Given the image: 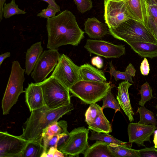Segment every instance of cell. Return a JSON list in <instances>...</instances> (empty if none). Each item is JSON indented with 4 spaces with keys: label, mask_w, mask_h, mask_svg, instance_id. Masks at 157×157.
<instances>
[{
    "label": "cell",
    "mask_w": 157,
    "mask_h": 157,
    "mask_svg": "<svg viewBox=\"0 0 157 157\" xmlns=\"http://www.w3.org/2000/svg\"><path fill=\"white\" fill-rule=\"evenodd\" d=\"M128 44L141 57L150 58L157 57V44L144 42H132Z\"/></svg>",
    "instance_id": "cell-21"
},
{
    "label": "cell",
    "mask_w": 157,
    "mask_h": 157,
    "mask_svg": "<svg viewBox=\"0 0 157 157\" xmlns=\"http://www.w3.org/2000/svg\"><path fill=\"white\" fill-rule=\"evenodd\" d=\"M69 133L68 134H62L60 135L56 147V148L59 150V151L67 142L69 137Z\"/></svg>",
    "instance_id": "cell-39"
},
{
    "label": "cell",
    "mask_w": 157,
    "mask_h": 157,
    "mask_svg": "<svg viewBox=\"0 0 157 157\" xmlns=\"http://www.w3.org/2000/svg\"><path fill=\"white\" fill-rule=\"evenodd\" d=\"M104 18L109 29L117 28L128 20L135 19L125 0H104Z\"/></svg>",
    "instance_id": "cell-8"
},
{
    "label": "cell",
    "mask_w": 157,
    "mask_h": 157,
    "mask_svg": "<svg viewBox=\"0 0 157 157\" xmlns=\"http://www.w3.org/2000/svg\"><path fill=\"white\" fill-rule=\"evenodd\" d=\"M91 64L97 68L101 69L103 66L102 59L100 57L96 56L93 57L91 60Z\"/></svg>",
    "instance_id": "cell-40"
},
{
    "label": "cell",
    "mask_w": 157,
    "mask_h": 157,
    "mask_svg": "<svg viewBox=\"0 0 157 157\" xmlns=\"http://www.w3.org/2000/svg\"><path fill=\"white\" fill-rule=\"evenodd\" d=\"M108 144L96 140L92 145L89 146L83 154L84 157H114L109 147Z\"/></svg>",
    "instance_id": "cell-20"
},
{
    "label": "cell",
    "mask_w": 157,
    "mask_h": 157,
    "mask_svg": "<svg viewBox=\"0 0 157 157\" xmlns=\"http://www.w3.org/2000/svg\"><path fill=\"white\" fill-rule=\"evenodd\" d=\"M59 12L55 8L50 4L46 9H43L37 15V17L47 19L54 17L56 13Z\"/></svg>",
    "instance_id": "cell-35"
},
{
    "label": "cell",
    "mask_w": 157,
    "mask_h": 157,
    "mask_svg": "<svg viewBox=\"0 0 157 157\" xmlns=\"http://www.w3.org/2000/svg\"><path fill=\"white\" fill-rule=\"evenodd\" d=\"M140 157H157V150L153 147L139 150Z\"/></svg>",
    "instance_id": "cell-36"
},
{
    "label": "cell",
    "mask_w": 157,
    "mask_h": 157,
    "mask_svg": "<svg viewBox=\"0 0 157 157\" xmlns=\"http://www.w3.org/2000/svg\"><path fill=\"white\" fill-rule=\"evenodd\" d=\"M101 110L94 121L89 124V129L98 133H109L112 132L111 126Z\"/></svg>",
    "instance_id": "cell-23"
},
{
    "label": "cell",
    "mask_w": 157,
    "mask_h": 157,
    "mask_svg": "<svg viewBox=\"0 0 157 157\" xmlns=\"http://www.w3.org/2000/svg\"><path fill=\"white\" fill-rule=\"evenodd\" d=\"M111 87L107 93L102 98L103 105L101 107L103 109L105 108H110L115 110V113L120 111V106L117 100L115 98L111 91Z\"/></svg>",
    "instance_id": "cell-30"
},
{
    "label": "cell",
    "mask_w": 157,
    "mask_h": 157,
    "mask_svg": "<svg viewBox=\"0 0 157 157\" xmlns=\"http://www.w3.org/2000/svg\"><path fill=\"white\" fill-rule=\"evenodd\" d=\"M157 128L155 125H144L138 123H130L128 125L129 142L135 143L139 146L145 147V141L151 143L150 137Z\"/></svg>",
    "instance_id": "cell-13"
},
{
    "label": "cell",
    "mask_w": 157,
    "mask_h": 157,
    "mask_svg": "<svg viewBox=\"0 0 157 157\" xmlns=\"http://www.w3.org/2000/svg\"><path fill=\"white\" fill-rule=\"evenodd\" d=\"M125 1L128 9L134 19L147 27L148 0Z\"/></svg>",
    "instance_id": "cell-16"
},
{
    "label": "cell",
    "mask_w": 157,
    "mask_h": 157,
    "mask_svg": "<svg viewBox=\"0 0 157 157\" xmlns=\"http://www.w3.org/2000/svg\"><path fill=\"white\" fill-rule=\"evenodd\" d=\"M109 147L114 157H140L139 150L115 144H110Z\"/></svg>",
    "instance_id": "cell-26"
},
{
    "label": "cell",
    "mask_w": 157,
    "mask_h": 157,
    "mask_svg": "<svg viewBox=\"0 0 157 157\" xmlns=\"http://www.w3.org/2000/svg\"><path fill=\"white\" fill-rule=\"evenodd\" d=\"M156 109H157V112H156V116H157V105H156L155 107Z\"/></svg>",
    "instance_id": "cell-45"
},
{
    "label": "cell",
    "mask_w": 157,
    "mask_h": 157,
    "mask_svg": "<svg viewBox=\"0 0 157 157\" xmlns=\"http://www.w3.org/2000/svg\"><path fill=\"white\" fill-rule=\"evenodd\" d=\"M140 69L141 73L143 75H147L149 74L150 70L149 65L146 58H144L142 62Z\"/></svg>",
    "instance_id": "cell-38"
},
{
    "label": "cell",
    "mask_w": 157,
    "mask_h": 157,
    "mask_svg": "<svg viewBox=\"0 0 157 157\" xmlns=\"http://www.w3.org/2000/svg\"><path fill=\"white\" fill-rule=\"evenodd\" d=\"M111 87L110 83L107 82L81 80L73 85L69 91L72 96L90 104L102 99Z\"/></svg>",
    "instance_id": "cell-6"
},
{
    "label": "cell",
    "mask_w": 157,
    "mask_h": 157,
    "mask_svg": "<svg viewBox=\"0 0 157 157\" xmlns=\"http://www.w3.org/2000/svg\"><path fill=\"white\" fill-rule=\"evenodd\" d=\"M6 0H0V21L3 19V9L4 3Z\"/></svg>",
    "instance_id": "cell-43"
},
{
    "label": "cell",
    "mask_w": 157,
    "mask_h": 157,
    "mask_svg": "<svg viewBox=\"0 0 157 157\" xmlns=\"http://www.w3.org/2000/svg\"><path fill=\"white\" fill-rule=\"evenodd\" d=\"M51 76L57 79L69 90L73 85L82 80L79 67L63 54L60 56Z\"/></svg>",
    "instance_id": "cell-7"
},
{
    "label": "cell",
    "mask_w": 157,
    "mask_h": 157,
    "mask_svg": "<svg viewBox=\"0 0 157 157\" xmlns=\"http://www.w3.org/2000/svg\"><path fill=\"white\" fill-rule=\"evenodd\" d=\"M154 137L153 142L154 144V147L157 148V129L155 130L153 132Z\"/></svg>",
    "instance_id": "cell-44"
},
{
    "label": "cell",
    "mask_w": 157,
    "mask_h": 157,
    "mask_svg": "<svg viewBox=\"0 0 157 157\" xmlns=\"http://www.w3.org/2000/svg\"><path fill=\"white\" fill-rule=\"evenodd\" d=\"M84 47L90 52L106 58H119L126 52L124 45L103 40L87 39Z\"/></svg>",
    "instance_id": "cell-12"
},
{
    "label": "cell",
    "mask_w": 157,
    "mask_h": 157,
    "mask_svg": "<svg viewBox=\"0 0 157 157\" xmlns=\"http://www.w3.org/2000/svg\"><path fill=\"white\" fill-rule=\"evenodd\" d=\"M60 56L57 49H49L42 53L31 74L36 83L40 82L46 79L56 65Z\"/></svg>",
    "instance_id": "cell-9"
},
{
    "label": "cell",
    "mask_w": 157,
    "mask_h": 157,
    "mask_svg": "<svg viewBox=\"0 0 157 157\" xmlns=\"http://www.w3.org/2000/svg\"><path fill=\"white\" fill-rule=\"evenodd\" d=\"M67 123L65 120L55 121L48 126L43 131L41 137H48L57 135L68 134Z\"/></svg>",
    "instance_id": "cell-25"
},
{
    "label": "cell",
    "mask_w": 157,
    "mask_h": 157,
    "mask_svg": "<svg viewBox=\"0 0 157 157\" xmlns=\"http://www.w3.org/2000/svg\"><path fill=\"white\" fill-rule=\"evenodd\" d=\"M132 84L127 81H123L119 83L117 87L118 94L117 99L120 107L127 116L130 122L134 121L133 111L129 99L128 90Z\"/></svg>",
    "instance_id": "cell-15"
},
{
    "label": "cell",
    "mask_w": 157,
    "mask_h": 157,
    "mask_svg": "<svg viewBox=\"0 0 157 157\" xmlns=\"http://www.w3.org/2000/svg\"><path fill=\"white\" fill-rule=\"evenodd\" d=\"M109 64L110 71L108 72H109L111 76H112L114 77L115 81L123 80L134 83L132 78L135 76L136 71L131 63L127 66L124 72H121L115 70L112 61L109 62Z\"/></svg>",
    "instance_id": "cell-24"
},
{
    "label": "cell",
    "mask_w": 157,
    "mask_h": 157,
    "mask_svg": "<svg viewBox=\"0 0 157 157\" xmlns=\"http://www.w3.org/2000/svg\"><path fill=\"white\" fill-rule=\"evenodd\" d=\"M140 92L141 95V99L139 101V105L144 106L147 101L153 98L152 90L149 83L147 82L141 86Z\"/></svg>",
    "instance_id": "cell-32"
},
{
    "label": "cell",
    "mask_w": 157,
    "mask_h": 157,
    "mask_svg": "<svg viewBox=\"0 0 157 157\" xmlns=\"http://www.w3.org/2000/svg\"><path fill=\"white\" fill-rule=\"evenodd\" d=\"M29 141L6 132H0V157H21Z\"/></svg>",
    "instance_id": "cell-11"
},
{
    "label": "cell",
    "mask_w": 157,
    "mask_h": 157,
    "mask_svg": "<svg viewBox=\"0 0 157 157\" xmlns=\"http://www.w3.org/2000/svg\"><path fill=\"white\" fill-rule=\"evenodd\" d=\"M109 33L114 37L127 44L144 42L157 44V38L151 30L135 19L128 20L117 28L109 29Z\"/></svg>",
    "instance_id": "cell-3"
},
{
    "label": "cell",
    "mask_w": 157,
    "mask_h": 157,
    "mask_svg": "<svg viewBox=\"0 0 157 157\" xmlns=\"http://www.w3.org/2000/svg\"></svg>",
    "instance_id": "cell-47"
},
{
    "label": "cell",
    "mask_w": 157,
    "mask_h": 157,
    "mask_svg": "<svg viewBox=\"0 0 157 157\" xmlns=\"http://www.w3.org/2000/svg\"><path fill=\"white\" fill-rule=\"evenodd\" d=\"M91 134L89 138L90 140H98L108 144H115L126 147H131L132 143H127L117 139L107 133H98L91 131Z\"/></svg>",
    "instance_id": "cell-27"
},
{
    "label": "cell",
    "mask_w": 157,
    "mask_h": 157,
    "mask_svg": "<svg viewBox=\"0 0 157 157\" xmlns=\"http://www.w3.org/2000/svg\"><path fill=\"white\" fill-rule=\"evenodd\" d=\"M43 51L41 41L33 44L27 50L26 52L25 72L27 75H29L32 72Z\"/></svg>",
    "instance_id": "cell-18"
},
{
    "label": "cell",
    "mask_w": 157,
    "mask_h": 157,
    "mask_svg": "<svg viewBox=\"0 0 157 157\" xmlns=\"http://www.w3.org/2000/svg\"><path fill=\"white\" fill-rule=\"evenodd\" d=\"M41 87L44 105L54 109L71 103L69 90L55 78L50 76L37 83Z\"/></svg>",
    "instance_id": "cell-5"
},
{
    "label": "cell",
    "mask_w": 157,
    "mask_h": 157,
    "mask_svg": "<svg viewBox=\"0 0 157 157\" xmlns=\"http://www.w3.org/2000/svg\"><path fill=\"white\" fill-rule=\"evenodd\" d=\"M48 3V4L51 5L54 7L56 9L58 12L60 11L59 6L56 3L55 0H41Z\"/></svg>",
    "instance_id": "cell-41"
},
{
    "label": "cell",
    "mask_w": 157,
    "mask_h": 157,
    "mask_svg": "<svg viewBox=\"0 0 157 157\" xmlns=\"http://www.w3.org/2000/svg\"><path fill=\"white\" fill-rule=\"evenodd\" d=\"M25 92L26 102L30 112L44 105L42 90L37 83L29 84Z\"/></svg>",
    "instance_id": "cell-14"
},
{
    "label": "cell",
    "mask_w": 157,
    "mask_h": 157,
    "mask_svg": "<svg viewBox=\"0 0 157 157\" xmlns=\"http://www.w3.org/2000/svg\"><path fill=\"white\" fill-rule=\"evenodd\" d=\"M89 129L79 127L70 132L69 137L64 146L59 150L68 156H78L83 154L89 147L88 142Z\"/></svg>",
    "instance_id": "cell-10"
},
{
    "label": "cell",
    "mask_w": 157,
    "mask_h": 157,
    "mask_svg": "<svg viewBox=\"0 0 157 157\" xmlns=\"http://www.w3.org/2000/svg\"><path fill=\"white\" fill-rule=\"evenodd\" d=\"M137 112L139 113L140 116L138 123L144 125L149 124L157 125V121L154 117V114L147 109L144 105L138 107Z\"/></svg>",
    "instance_id": "cell-28"
},
{
    "label": "cell",
    "mask_w": 157,
    "mask_h": 157,
    "mask_svg": "<svg viewBox=\"0 0 157 157\" xmlns=\"http://www.w3.org/2000/svg\"><path fill=\"white\" fill-rule=\"evenodd\" d=\"M155 2L157 4V0H152Z\"/></svg>",
    "instance_id": "cell-46"
},
{
    "label": "cell",
    "mask_w": 157,
    "mask_h": 157,
    "mask_svg": "<svg viewBox=\"0 0 157 157\" xmlns=\"http://www.w3.org/2000/svg\"><path fill=\"white\" fill-rule=\"evenodd\" d=\"M26 13L24 10L18 8V6L15 3V0H12L8 3H5L3 9V17L5 18H9L15 15L25 14Z\"/></svg>",
    "instance_id": "cell-29"
},
{
    "label": "cell",
    "mask_w": 157,
    "mask_h": 157,
    "mask_svg": "<svg viewBox=\"0 0 157 157\" xmlns=\"http://www.w3.org/2000/svg\"><path fill=\"white\" fill-rule=\"evenodd\" d=\"M102 109L101 107L96 103L90 104L85 114V121L88 125L94 121Z\"/></svg>",
    "instance_id": "cell-31"
},
{
    "label": "cell",
    "mask_w": 157,
    "mask_h": 157,
    "mask_svg": "<svg viewBox=\"0 0 157 157\" xmlns=\"http://www.w3.org/2000/svg\"><path fill=\"white\" fill-rule=\"evenodd\" d=\"M109 29L107 25L94 17L88 18L84 23L85 32L92 38H102L109 32Z\"/></svg>",
    "instance_id": "cell-17"
},
{
    "label": "cell",
    "mask_w": 157,
    "mask_h": 157,
    "mask_svg": "<svg viewBox=\"0 0 157 157\" xmlns=\"http://www.w3.org/2000/svg\"><path fill=\"white\" fill-rule=\"evenodd\" d=\"M60 135L42 137L43 143L45 150L44 152H47L51 147L56 148L57 144Z\"/></svg>",
    "instance_id": "cell-33"
},
{
    "label": "cell",
    "mask_w": 157,
    "mask_h": 157,
    "mask_svg": "<svg viewBox=\"0 0 157 157\" xmlns=\"http://www.w3.org/2000/svg\"><path fill=\"white\" fill-rule=\"evenodd\" d=\"M78 9L82 13L89 11L93 7L91 0H73Z\"/></svg>",
    "instance_id": "cell-34"
},
{
    "label": "cell",
    "mask_w": 157,
    "mask_h": 157,
    "mask_svg": "<svg viewBox=\"0 0 157 157\" xmlns=\"http://www.w3.org/2000/svg\"><path fill=\"white\" fill-rule=\"evenodd\" d=\"M74 109L73 105L71 103L54 109H50L44 105L32 111L24 124L22 134L20 136L28 141L41 138V134L45 128Z\"/></svg>",
    "instance_id": "cell-2"
},
{
    "label": "cell",
    "mask_w": 157,
    "mask_h": 157,
    "mask_svg": "<svg viewBox=\"0 0 157 157\" xmlns=\"http://www.w3.org/2000/svg\"><path fill=\"white\" fill-rule=\"evenodd\" d=\"M10 56V52H7L1 54L0 56V65H1L3 61L6 58L9 57Z\"/></svg>",
    "instance_id": "cell-42"
},
{
    "label": "cell",
    "mask_w": 157,
    "mask_h": 157,
    "mask_svg": "<svg viewBox=\"0 0 157 157\" xmlns=\"http://www.w3.org/2000/svg\"><path fill=\"white\" fill-rule=\"evenodd\" d=\"M68 156L67 154H64L59 150L56 148L52 147L48 151L44 152L41 157H66Z\"/></svg>",
    "instance_id": "cell-37"
},
{
    "label": "cell",
    "mask_w": 157,
    "mask_h": 157,
    "mask_svg": "<svg viewBox=\"0 0 157 157\" xmlns=\"http://www.w3.org/2000/svg\"><path fill=\"white\" fill-rule=\"evenodd\" d=\"M46 26L49 49L67 44L77 46L84 37V32L79 27L75 16L67 10L47 19Z\"/></svg>",
    "instance_id": "cell-1"
},
{
    "label": "cell",
    "mask_w": 157,
    "mask_h": 157,
    "mask_svg": "<svg viewBox=\"0 0 157 157\" xmlns=\"http://www.w3.org/2000/svg\"><path fill=\"white\" fill-rule=\"evenodd\" d=\"M25 71L18 61L14 60L13 62L10 74L2 101L3 115L9 113L20 95L24 92L23 88Z\"/></svg>",
    "instance_id": "cell-4"
},
{
    "label": "cell",
    "mask_w": 157,
    "mask_h": 157,
    "mask_svg": "<svg viewBox=\"0 0 157 157\" xmlns=\"http://www.w3.org/2000/svg\"><path fill=\"white\" fill-rule=\"evenodd\" d=\"M45 151L42 137L39 139L29 141L21 157H41Z\"/></svg>",
    "instance_id": "cell-22"
},
{
    "label": "cell",
    "mask_w": 157,
    "mask_h": 157,
    "mask_svg": "<svg viewBox=\"0 0 157 157\" xmlns=\"http://www.w3.org/2000/svg\"><path fill=\"white\" fill-rule=\"evenodd\" d=\"M79 71L82 80L98 82H106L104 72L97 69L88 63L79 67Z\"/></svg>",
    "instance_id": "cell-19"
}]
</instances>
